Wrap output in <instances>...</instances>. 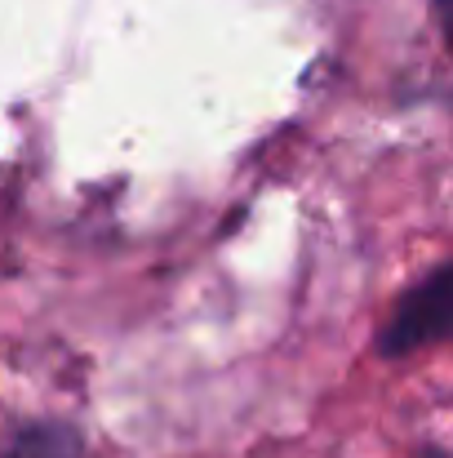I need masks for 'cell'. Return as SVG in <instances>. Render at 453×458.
Wrapping results in <instances>:
<instances>
[{
	"label": "cell",
	"instance_id": "3957f363",
	"mask_svg": "<svg viewBox=\"0 0 453 458\" xmlns=\"http://www.w3.org/2000/svg\"><path fill=\"white\" fill-rule=\"evenodd\" d=\"M436 4H445V0H436Z\"/></svg>",
	"mask_w": 453,
	"mask_h": 458
},
{
	"label": "cell",
	"instance_id": "7a4b0ae2",
	"mask_svg": "<svg viewBox=\"0 0 453 458\" xmlns=\"http://www.w3.org/2000/svg\"><path fill=\"white\" fill-rule=\"evenodd\" d=\"M0 458H85V441L67 423H27Z\"/></svg>",
	"mask_w": 453,
	"mask_h": 458
},
{
	"label": "cell",
	"instance_id": "6da1fadb",
	"mask_svg": "<svg viewBox=\"0 0 453 458\" xmlns=\"http://www.w3.org/2000/svg\"><path fill=\"white\" fill-rule=\"evenodd\" d=\"M449 311H453V294H449V267H436L423 285H414L400 307L391 311V320L382 325L378 334V352L400 360L427 343H440L445 329H449Z\"/></svg>",
	"mask_w": 453,
	"mask_h": 458
}]
</instances>
